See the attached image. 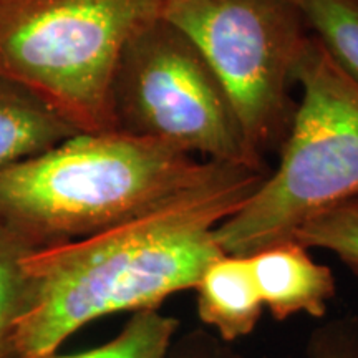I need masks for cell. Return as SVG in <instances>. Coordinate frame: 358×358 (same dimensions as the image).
<instances>
[{
	"label": "cell",
	"instance_id": "9a60e30c",
	"mask_svg": "<svg viewBox=\"0 0 358 358\" xmlns=\"http://www.w3.org/2000/svg\"><path fill=\"white\" fill-rule=\"evenodd\" d=\"M166 358H245L208 330H192L178 335Z\"/></svg>",
	"mask_w": 358,
	"mask_h": 358
},
{
	"label": "cell",
	"instance_id": "52a82bcc",
	"mask_svg": "<svg viewBox=\"0 0 358 358\" xmlns=\"http://www.w3.org/2000/svg\"><path fill=\"white\" fill-rule=\"evenodd\" d=\"M295 239L280 241L249 256L264 308L277 322L297 313L322 319L337 294L332 268L317 262Z\"/></svg>",
	"mask_w": 358,
	"mask_h": 358
},
{
	"label": "cell",
	"instance_id": "277c9868",
	"mask_svg": "<svg viewBox=\"0 0 358 358\" xmlns=\"http://www.w3.org/2000/svg\"><path fill=\"white\" fill-rule=\"evenodd\" d=\"M164 0H0V75L78 133L115 131L113 80Z\"/></svg>",
	"mask_w": 358,
	"mask_h": 358
},
{
	"label": "cell",
	"instance_id": "5bb4252c",
	"mask_svg": "<svg viewBox=\"0 0 358 358\" xmlns=\"http://www.w3.org/2000/svg\"><path fill=\"white\" fill-rule=\"evenodd\" d=\"M307 358H358V317L343 315L317 327L307 340Z\"/></svg>",
	"mask_w": 358,
	"mask_h": 358
},
{
	"label": "cell",
	"instance_id": "8fae6325",
	"mask_svg": "<svg viewBox=\"0 0 358 358\" xmlns=\"http://www.w3.org/2000/svg\"><path fill=\"white\" fill-rule=\"evenodd\" d=\"M308 32L358 83V0H295Z\"/></svg>",
	"mask_w": 358,
	"mask_h": 358
},
{
	"label": "cell",
	"instance_id": "8992f818",
	"mask_svg": "<svg viewBox=\"0 0 358 358\" xmlns=\"http://www.w3.org/2000/svg\"><path fill=\"white\" fill-rule=\"evenodd\" d=\"M226 90L254 156L280 148L295 105V66L310 37L295 0H164Z\"/></svg>",
	"mask_w": 358,
	"mask_h": 358
},
{
	"label": "cell",
	"instance_id": "ba28073f",
	"mask_svg": "<svg viewBox=\"0 0 358 358\" xmlns=\"http://www.w3.org/2000/svg\"><path fill=\"white\" fill-rule=\"evenodd\" d=\"M192 290L201 322L224 342L250 335L261 320L264 303L249 256L221 254L208 264Z\"/></svg>",
	"mask_w": 358,
	"mask_h": 358
},
{
	"label": "cell",
	"instance_id": "7c38bea8",
	"mask_svg": "<svg viewBox=\"0 0 358 358\" xmlns=\"http://www.w3.org/2000/svg\"><path fill=\"white\" fill-rule=\"evenodd\" d=\"M179 325L178 319L164 315L159 308L134 312L122 332L103 345L77 355L52 358H166Z\"/></svg>",
	"mask_w": 358,
	"mask_h": 358
},
{
	"label": "cell",
	"instance_id": "3957f363",
	"mask_svg": "<svg viewBox=\"0 0 358 358\" xmlns=\"http://www.w3.org/2000/svg\"><path fill=\"white\" fill-rule=\"evenodd\" d=\"M294 80L301 101L280 145L279 164L216 227L224 254L252 256L292 239L317 214L358 198V83L312 34Z\"/></svg>",
	"mask_w": 358,
	"mask_h": 358
},
{
	"label": "cell",
	"instance_id": "30bf717a",
	"mask_svg": "<svg viewBox=\"0 0 358 358\" xmlns=\"http://www.w3.org/2000/svg\"><path fill=\"white\" fill-rule=\"evenodd\" d=\"M35 250L0 219V358H13V335L30 307L27 259Z\"/></svg>",
	"mask_w": 358,
	"mask_h": 358
},
{
	"label": "cell",
	"instance_id": "6da1fadb",
	"mask_svg": "<svg viewBox=\"0 0 358 358\" xmlns=\"http://www.w3.org/2000/svg\"><path fill=\"white\" fill-rule=\"evenodd\" d=\"M267 171L219 164L208 178L143 216L27 259L30 307L13 335V358H52L85 325L120 312L159 308L194 289L224 254L216 227Z\"/></svg>",
	"mask_w": 358,
	"mask_h": 358
},
{
	"label": "cell",
	"instance_id": "9c48e42d",
	"mask_svg": "<svg viewBox=\"0 0 358 358\" xmlns=\"http://www.w3.org/2000/svg\"><path fill=\"white\" fill-rule=\"evenodd\" d=\"M77 133L37 96L0 75V169Z\"/></svg>",
	"mask_w": 358,
	"mask_h": 358
},
{
	"label": "cell",
	"instance_id": "4fadbf2b",
	"mask_svg": "<svg viewBox=\"0 0 358 358\" xmlns=\"http://www.w3.org/2000/svg\"><path fill=\"white\" fill-rule=\"evenodd\" d=\"M292 239L307 249H325L358 279V198L334 206L302 224Z\"/></svg>",
	"mask_w": 358,
	"mask_h": 358
},
{
	"label": "cell",
	"instance_id": "5b68a950",
	"mask_svg": "<svg viewBox=\"0 0 358 358\" xmlns=\"http://www.w3.org/2000/svg\"><path fill=\"white\" fill-rule=\"evenodd\" d=\"M115 129L213 163L267 171L196 45L163 17L129 38L113 80Z\"/></svg>",
	"mask_w": 358,
	"mask_h": 358
},
{
	"label": "cell",
	"instance_id": "7a4b0ae2",
	"mask_svg": "<svg viewBox=\"0 0 358 358\" xmlns=\"http://www.w3.org/2000/svg\"><path fill=\"white\" fill-rule=\"evenodd\" d=\"M219 164L118 129L77 133L0 169V219L34 249L55 248L143 216Z\"/></svg>",
	"mask_w": 358,
	"mask_h": 358
}]
</instances>
